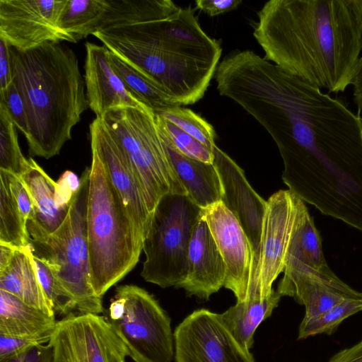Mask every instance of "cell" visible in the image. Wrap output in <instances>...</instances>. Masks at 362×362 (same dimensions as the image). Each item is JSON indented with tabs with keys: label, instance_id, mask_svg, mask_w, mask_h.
I'll return each instance as SVG.
<instances>
[{
	"label": "cell",
	"instance_id": "6da1fadb",
	"mask_svg": "<svg viewBox=\"0 0 362 362\" xmlns=\"http://www.w3.org/2000/svg\"><path fill=\"white\" fill-rule=\"evenodd\" d=\"M250 114L276 143L288 189L362 232V119L341 99L286 71L258 91Z\"/></svg>",
	"mask_w": 362,
	"mask_h": 362
},
{
	"label": "cell",
	"instance_id": "7a4b0ae2",
	"mask_svg": "<svg viewBox=\"0 0 362 362\" xmlns=\"http://www.w3.org/2000/svg\"><path fill=\"white\" fill-rule=\"evenodd\" d=\"M257 15L265 59L328 93L351 84L362 50L351 0H271Z\"/></svg>",
	"mask_w": 362,
	"mask_h": 362
},
{
	"label": "cell",
	"instance_id": "3957f363",
	"mask_svg": "<svg viewBox=\"0 0 362 362\" xmlns=\"http://www.w3.org/2000/svg\"><path fill=\"white\" fill-rule=\"evenodd\" d=\"M13 82L25 104L31 155L45 159L59 153L88 107L75 52L61 42L28 50L9 45Z\"/></svg>",
	"mask_w": 362,
	"mask_h": 362
},
{
	"label": "cell",
	"instance_id": "277c9868",
	"mask_svg": "<svg viewBox=\"0 0 362 362\" xmlns=\"http://www.w3.org/2000/svg\"><path fill=\"white\" fill-rule=\"evenodd\" d=\"M92 162L87 200V240L91 284L103 298L139 262L144 240L98 153Z\"/></svg>",
	"mask_w": 362,
	"mask_h": 362
},
{
	"label": "cell",
	"instance_id": "5b68a950",
	"mask_svg": "<svg viewBox=\"0 0 362 362\" xmlns=\"http://www.w3.org/2000/svg\"><path fill=\"white\" fill-rule=\"evenodd\" d=\"M93 35L180 106L194 104L203 98L218 65L180 54L124 27L105 28Z\"/></svg>",
	"mask_w": 362,
	"mask_h": 362
},
{
	"label": "cell",
	"instance_id": "8992f818",
	"mask_svg": "<svg viewBox=\"0 0 362 362\" xmlns=\"http://www.w3.org/2000/svg\"><path fill=\"white\" fill-rule=\"evenodd\" d=\"M103 118L127 156L152 215L164 196H187L152 110L117 108L107 112Z\"/></svg>",
	"mask_w": 362,
	"mask_h": 362
},
{
	"label": "cell",
	"instance_id": "52a82bcc",
	"mask_svg": "<svg viewBox=\"0 0 362 362\" xmlns=\"http://www.w3.org/2000/svg\"><path fill=\"white\" fill-rule=\"evenodd\" d=\"M90 168L80 177L66 218L45 240L30 242L33 254L47 262L80 313H104L103 298L95 293L87 240V200Z\"/></svg>",
	"mask_w": 362,
	"mask_h": 362
},
{
	"label": "cell",
	"instance_id": "ba28073f",
	"mask_svg": "<svg viewBox=\"0 0 362 362\" xmlns=\"http://www.w3.org/2000/svg\"><path fill=\"white\" fill-rule=\"evenodd\" d=\"M202 209L187 196L168 194L158 204L146 237L141 276L161 288H178L187 273V251Z\"/></svg>",
	"mask_w": 362,
	"mask_h": 362
},
{
	"label": "cell",
	"instance_id": "9c48e42d",
	"mask_svg": "<svg viewBox=\"0 0 362 362\" xmlns=\"http://www.w3.org/2000/svg\"><path fill=\"white\" fill-rule=\"evenodd\" d=\"M105 318L134 362H172L175 358L170 317L145 289L117 286Z\"/></svg>",
	"mask_w": 362,
	"mask_h": 362
},
{
	"label": "cell",
	"instance_id": "30bf717a",
	"mask_svg": "<svg viewBox=\"0 0 362 362\" xmlns=\"http://www.w3.org/2000/svg\"><path fill=\"white\" fill-rule=\"evenodd\" d=\"M303 202L289 189L279 190L267 199L248 298L269 296L274 281L284 272L287 250Z\"/></svg>",
	"mask_w": 362,
	"mask_h": 362
},
{
	"label": "cell",
	"instance_id": "8fae6325",
	"mask_svg": "<svg viewBox=\"0 0 362 362\" xmlns=\"http://www.w3.org/2000/svg\"><path fill=\"white\" fill-rule=\"evenodd\" d=\"M48 343L52 362H126L128 356L105 317L98 314L65 315L57 322Z\"/></svg>",
	"mask_w": 362,
	"mask_h": 362
},
{
	"label": "cell",
	"instance_id": "7c38bea8",
	"mask_svg": "<svg viewBox=\"0 0 362 362\" xmlns=\"http://www.w3.org/2000/svg\"><path fill=\"white\" fill-rule=\"evenodd\" d=\"M175 362H255L226 327L218 313L201 308L175 329Z\"/></svg>",
	"mask_w": 362,
	"mask_h": 362
},
{
	"label": "cell",
	"instance_id": "4fadbf2b",
	"mask_svg": "<svg viewBox=\"0 0 362 362\" xmlns=\"http://www.w3.org/2000/svg\"><path fill=\"white\" fill-rule=\"evenodd\" d=\"M65 0H0V37L28 50L52 42H76L61 31L57 20Z\"/></svg>",
	"mask_w": 362,
	"mask_h": 362
},
{
	"label": "cell",
	"instance_id": "5bb4252c",
	"mask_svg": "<svg viewBox=\"0 0 362 362\" xmlns=\"http://www.w3.org/2000/svg\"><path fill=\"white\" fill-rule=\"evenodd\" d=\"M226 267L225 288L237 302L250 295L255 266V255L249 238L232 212L221 201L202 209Z\"/></svg>",
	"mask_w": 362,
	"mask_h": 362
},
{
	"label": "cell",
	"instance_id": "9a60e30c",
	"mask_svg": "<svg viewBox=\"0 0 362 362\" xmlns=\"http://www.w3.org/2000/svg\"><path fill=\"white\" fill-rule=\"evenodd\" d=\"M91 149L98 154L122 202L144 241L153 215L130 163L112 135L103 118L95 117L90 124Z\"/></svg>",
	"mask_w": 362,
	"mask_h": 362
},
{
	"label": "cell",
	"instance_id": "2e32d148",
	"mask_svg": "<svg viewBox=\"0 0 362 362\" xmlns=\"http://www.w3.org/2000/svg\"><path fill=\"white\" fill-rule=\"evenodd\" d=\"M84 81L88 107L96 117L122 107L151 109L126 86L113 69L105 45L86 42Z\"/></svg>",
	"mask_w": 362,
	"mask_h": 362
},
{
	"label": "cell",
	"instance_id": "e0dca14e",
	"mask_svg": "<svg viewBox=\"0 0 362 362\" xmlns=\"http://www.w3.org/2000/svg\"><path fill=\"white\" fill-rule=\"evenodd\" d=\"M214 154V164L223 189L221 202L236 217L247 234L256 262L267 201L253 189L244 171L229 156L217 146Z\"/></svg>",
	"mask_w": 362,
	"mask_h": 362
},
{
	"label": "cell",
	"instance_id": "ac0fdd59",
	"mask_svg": "<svg viewBox=\"0 0 362 362\" xmlns=\"http://www.w3.org/2000/svg\"><path fill=\"white\" fill-rule=\"evenodd\" d=\"M225 278V264L201 213L188 247L187 276L178 288L208 300L224 286Z\"/></svg>",
	"mask_w": 362,
	"mask_h": 362
},
{
	"label": "cell",
	"instance_id": "d6986e66",
	"mask_svg": "<svg viewBox=\"0 0 362 362\" xmlns=\"http://www.w3.org/2000/svg\"><path fill=\"white\" fill-rule=\"evenodd\" d=\"M305 306L304 317L320 315L346 299H361L358 292L332 272H295L284 274L276 290Z\"/></svg>",
	"mask_w": 362,
	"mask_h": 362
},
{
	"label": "cell",
	"instance_id": "ffe728a7",
	"mask_svg": "<svg viewBox=\"0 0 362 362\" xmlns=\"http://www.w3.org/2000/svg\"><path fill=\"white\" fill-rule=\"evenodd\" d=\"M19 177L28 189L33 204V214L27 223L30 243L42 241L60 226L69 205L62 206L59 203L57 182L33 158H30L28 168Z\"/></svg>",
	"mask_w": 362,
	"mask_h": 362
},
{
	"label": "cell",
	"instance_id": "44dd1931",
	"mask_svg": "<svg viewBox=\"0 0 362 362\" xmlns=\"http://www.w3.org/2000/svg\"><path fill=\"white\" fill-rule=\"evenodd\" d=\"M0 290L55 316L53 305L40 282L30 245L16 250L9 264L0 271Z\"/></svg>",
	"mask_w": 362,
	"mask_h": 362
},
{
	"label": "cell",
	"instance_id": "7402d4cb",
	"mask_svg": "<svg viewBox=\"0 0 362 362\" xmlns=\"http://www.w3.org/2000/svg\"><path fill=\"white\" fill-rule=\"evenodd\" d=\"M303 272H333L325 259L320 233L304 202L287 250L284 273Z\"/></svg>",
	"mask_w": 362,
	"mask_h": 362
},
{
	"label": "cell",
	"instance_id": "603a6c76",
	"mask_svg": "<svg viewBox=\"0 0 362 362\" xmlns=\"http://www.w3.org/2000/svg\"><path fill=\"white\" fill-rule=\"evenodd\" d=\"M165 146L189 199L202 209L221 202L222 185L214 164L187 158Z\"/></svg>",
	"mask_w": 362,
	"mask_h": 362
},
{
	"label": "cell",
	"instance_id": "cb8c5ba5",
	"mask_svg": "<svg viewBox=\"0 0 362 362\" xmlns=\"http://www.w3.org/2000/svg\"><path fill=\"white\" fill-rule=\"evenodd\" d=\"M55 316L23 302L0 290V334L41 337H51L57 324Z\"/></svg>",
	"mask_w": 362,
	"mask_h": 362
},
{
	"label": "cell",
	"instance_id": "d4e9b609",
	"mask_svg": "<svg viewBox=\"0 0 362 362\" xmlns=\"http://www.w3.org/2000/svg\"><path fill=\"white\" fill-rule=\"evenodd\" d=\"M281 297L274 289L265 298L251 296L219 314L220 318L235 339L250 350L253 345L255 330L270 317Z\"/></svg>",
	"mask_w": 362,
	"mask_h": 362
},
{
	"label": "cell",
	"instance_id": "484cf974",
	"mask_svg": "<svg viewBox=\"0 0 362 362\" xmlns=\"http://www.w3.org/2000/svg\"><path fill=\"white\" fill-rule=\"evenodd\" d=\"M107 6V0H65L57 26L77 42L99 30Z\"/></svg>",
	"mask_w": 362,
	"mask_h": 362
},
{
	"label": "cell",
	"instance_id": "4316f807",
	"mask_svg": "<svg viewBox=\"0 0 362 362\" xmlns=\"http://www.w3.org/2000/svg\"><path fill=\"white\" fill-rule=\"evenodd\" d=\"M0 243L21 250L30 246V236L11 192L8 173L0 170Z\"/></svg>",
	"mask_w": 362,
	"mask_h": 362
},
{
	"label": "cell",
	"instance_id": "83f0119b",
	"mask_svg": "<svg viewBox=\"0 0 362 362\" xmlns=\"http://www.w3.org/2000/svg\"><path fill=\"white\" fill-rule=\"evenodd\" d=\"M110 61L129 89L154 113L180 106L153 82L110 51Z\"/></svg>",
	"mask_w": 362,
	"mask_h": 362
},
{
	"label": "cell",
	"instance_id": "f1b7e54d",
	"mask_svg": "<svg viewBox=\"0 0 362 362\" xmlns=\"http://www.w3.org/2000/svg\"><path fill=\"white\" fill-rule=\"evenodd\" d=\"M30 165L21 152L15 126L5 105L0 102V170L21 176Z\"/></svg>",
	"mask_w": 362,
	"mask_h": 362
},
{
	"label": "cell",
	"instance_id": "f546056e",
	"mask_svg": "<svg viewBox=\"0 0 362 362\" xmlns=\"http://www.w3.org/2000/svg\"><path fill=\"white\" fill-rule=\"evenodd\" d=\"M360 311H362V298L346 299L320 315L303 317L298 339L320 334H332L344 320Z\"/></svg>",
	"mask_w": 362,
	"mask_h": 362
},
{
	"label": "cell",
	"instance_id": "4dcf8cb0",
	"mask_svg": "<svg viewBox=\"0 0 362 362\" xmlns=\"http://www.w3.org/2000/svg\"><path fill=\"white\" fill-rule=\"evenodd\" d=\"M155 114L160 115L185 132L194 136L211 151H214L216 146L215 144L216 134L214 127L190 109L182 107V106H174Z\"/></svg>",
	"mask_w": 362,
	"mask_h": 362
},
{
	"label": "cell",
	"instance_id": "1f68e13d",
	"mask_svg": "<svg viewBox=\"0 0 362 362\" xmlns=\"http://www.w3.org/2000/svg\"><path fill=\"white\" fill-rule=\"evenodd\" d=\"M33 258L40 282L54 311L66 315L76 310L74 298L62 286L47 262L34 255Z\"/></svg>",
	"mask_w": 362,
	"mask_h": 362
},
{
	"label": "cell",
	"instance_id": "d6a6232c",
	"mask_svg": "<svg viewBox=\"0 0 362 362\" xmlns=\"http://www.w3.org/2000/svg\"><path fill=\"white\" fill-rule=\"evenodd\" d=\"M0 102L6 107L16 128L26 138L28 135V119L24 100L12 81L8 88L0 93Z\"/></svg>",
	"mask_w": 362,
	"mask_h": 362
},
{
	"label": "cell",
	"instance_id": "836d02e7",
	"mask_svg": "<svg viewBox=\"0 0 362 362\" xmlns=\"http://www.w3.org/2000/svg\"><path fill=\"white\" fill-rule=\"evenodd\" d=\"M51 337H26L0 334V361L11 358L37 344H45Z\"/></svg>",
	"mask_w": 362,
	"mask_h": 362
},
{
	"label": "cell",
	"instance_id": "e575fe53",
	"mask_svg": "<svg viewBox=\"0 0 362 362\" xmlns=\"http://www.w3.org/2000/svg\"><path fill=\"white\" fill-rule=\"evenodd\" d=\"M8 173L11 192L17 202L21 215L27 223L33 212L31 197L22 179L19 176Z\"/></svg>",
	"mask_w": 362,
	"mask_h": 362
},
{
	"label": "cell",
	"instance_id": "d590c367",
	"mask_svg": "<svg viewBox=\"0 0 362 362\" xmlns=\"http://www.w3.org/2000/svg\"><path fill=\"white\" fill-rule=\"evenodd\" d=\"M52 347L47 343L33 346L0 362H52Z\"/></svg>",
	"mask_w": 362,
	"mask_h": 362
},
{
	"label": "cell",
	"instance_id": "8d00e7d4",
	"mask_svg": "<svg viewBox=\"0 0 362 362\" xmlns=\"http://www.w3.org/2000/svg\"><path fill=\"white\" fill-rule=\"evenodd\" d=\"M241 0H197L196 7L209 16H215L235 9Z\"/></svg>",
	"mask_w": 362,
	"mask_h": 362
},
{
	"label": "cell",
	"instance_id": "74e56055",
	"mask_svg": "<svg viewBox=\"0 0 362 362\" xmlns=\"http://www.w3.org/2000/svg\"><path fill=\"white\" fill-rule=\"evenodd\" d=\"M12 81L9 45L0 37V93L4 92Z\"/></svg>",
	"mask_w": 362,
	"mask_h": 362
},
{
	"label": "cell",
	"instance_id": "f35d334b",
	"mask_svg": "<svg viewBox=\"0 0 362 362\" xmlns=\"http://www.w3.org/2000/svg\"><path fill=\"white\" fill-rule=\"evenodd\" d=\"M328 362H362V339L356 344L339 351Z\"/></svg>",
	"mask_w": 362,
	"mask_h": 362
},
{
	"label": "cell",
	"instance_id": "ab89813d",
	"mask_svg": "<svg viewBox=\"0 0 362 362\" xmlns=\"http://www.w3.org/2000/svg\"><path fill=\"white\" fill-rule=\"evenodd\" d=\"M351 85L354 88V103L359 115L362 110V56L359 57L357 62Z\"/></svg>",
	"mask_w": 362,
	"mask_h": 362
},
{
	"label": "cell",
	"instance_id": "60d3db41",
	"mask_svg": "<svg viewBox=\"0 0 362 362\" xmlns=\"http://www.w3.org/2000/svg\"><path fill=\"white\" fill-rule=\"evenodd\" d=\"M16 250L11 245L0 243V271L9 264Z\"/></svg>",
	"mask_w": 362,
	"mask_h": 362
},
{
	"label": "cell",
	"instance_id": "b9f144b4",
	"mask_svg": "<svg viewBox=\"0 0 362 362\" xmlns=\"http://www.w3.org/2000/svg\"><path fill=\"white\" fill-rule=\"evenodd\" d=\"M358 21L362 37V0H351Z\"/></svg>",
	"mask_w": 362,
	"mask_h": 362
}]
</instances>
